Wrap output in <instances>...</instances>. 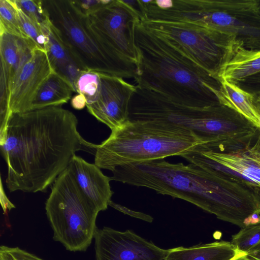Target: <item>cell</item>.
Listing matches in <instances>:
<instances>
[{"mask_svg":"<svg viewBox=\"0 0 260 260\" xmlns=\"http://www.w3.org/2000/svg\"><path fill=\"white\" fill-rule=\"evenodd\" d=\"M71 111L51 106L11 116L1 151L10 192H46L70 166L76 152L95 154L98 144L85 140Z\"/></svg>","mask_w":260,"mask_h":260,"instance_id":"obj_1","label":"cell"},{"mask_svg":"<svg viewBox=\"0 0 260 260\" xmlns=\"http://www.w3.org/2000/svg\"><path fill=\"white\" fill-rule=\"evenodd\" d=\"M112 172L111 180L184 200L241 228L260 209L259 188L225 171L159 159L131 163Z\"/></svg>","mask_w":260,"mask_h":260,"instance_id":"obj_2","label":"cell"},{"mask_svg":"<svg viewBox=\"0 0 260 260\" xmlns=\"http://www.w3.org/2000/svg\"><path fill=\"white\" fill-rule=\"evenodd\" d=\"M139 52L137 86L182 105L205 107L223 103L221 80L140 22L135 31Z\"/></svg>","mask_w":260,"mask_h":260,"instance_id":"obj_3","label":"cell"},{"mask_svg":"<svg viewBox=\"0 0 260 260\" xmlns=\"http://www.w3.org/2000/svg\"><path fill=\"white\" fill-rule=\"evenodd\" d=\"M204 144L191 131L169 122L128 119L97 145L94 164L112 172L131 163L181 156Z\"/></svg>","mask_w":260,"mask_h":260,"instance_id":"obj_4","label":"cell"},{"mask_svg":"<svg viewBox=\"0 0 260 260\" xmlns=\"http://www.w3.org/2000/svg\"><path fill=\"white\" fill-rule=\"evenodd\" d=\"M128 120L169 122L191 131L204 142L203 145L209 147L229 143L238 128L236 115L227 106H186L137 85L130 102Z\"/></svg>","mask_w":260,"mask_h":260,"instance_id":"obj_5","label":"cell"},{"mask_svg":"<svg viewBox=\"0 0 260 260\" xmlns=\"http://www.w3.org/2000/svg\"><path fill=\"white\" fill-rule=\"evenodd\" d=\"M43 2L72 58L85 70L135 78L136 65L102 44L89 28L85 16L75 8L71 0Z\"/></svg>","mask_w":260,"mask_h":260,"instance_id":"obj_6","label":"cell"},{"mask_svg":"<svg viewBox=\"0 0 260 260\" xmlns=\"http://www.w3.org/2000/svg\"><path fill=\"white\" fill-rule=\"evenodd\" d=\"M45 210L54 240L70 251L87 250L98 229L99 212L80 189L69 166L52 184Z\"/></svg>","mask_w":260,"mask_h":260,"instance_id":"obj_7","label":"cell"},{"mask_svg":"<svg viewBox=\"0 0 260 260\" xmlns=\"http://www.w3.org/2000/svg\"><path fill=\"white\" fill-rule=\"evenodd\" d=\"M142 23L219 78L223 67L240 46L233 36L193 23L156 21Z\"/></svg>","mask_w":260,"mask_h":260,"instance_id":"obj_8","label":"cell"},{"mask_svg":"<svg viewBox=\"0 0 260 260\" xmlns=\"http://www.w3.org/2000/svg\"><path fill=\"white\" fill-rule=\"evenodd\" d=\"M194 23L233 36L242 48L260 51L258 0H199Z\"/></svg>","mask_w":260,"mask_h":260,"instance_id":"obj_9","label":"cell"},{"mask_svg":"<svg viewBox=\"0 0 260 260\" xmlns=\"http://www.w3.org/2000/svg\"><path fill=\"white\" fill-rule=\"evenodd\" d=\"M85 18L89 28L102 44L137 66L139 52L135 31L141 21L123 0H111L108 5L85 16Z\"/></svg>","mask_w":260,"mask_h":260,"instance_id":"obj_10","label":"cell"},{"mask_svg":"<svg viewBox=\"0 0 260 260\" xmlns=\"http://www.w3.org/2000/svg\"><path fill=\"white\" fill-rule=\"evenodd\" d=\"M255 140L249 146L230 151L200 145L181 156L200 167H209L237 175L260 188V129Z\"/></svg>","mask_w":260,"mask_h":260,"instance_id":"obj_11","label":"cell"},{"mask_svg":"<svg viewBox=\"0 0 260 260\" xmlns=\"http://www.w3.org/2000/svg\"><path fill=\"white\" fill-rule=\"evenodd\" d=\"M94 239L96 260H165L167 252L128 230L104 227Z\"/></svg>","mask_w":260,"mask_h":260,"instance_id":"obj_12","label":"cell"},{"mask_svg":"<svg viewBox=\"0 0 260 260\" xmlns=\"http://www.w3.org/2000/svg\"><path fill=\"white\" fill-rule=\"evenodd\" d=\"M99 74L98 94L86 107L90 114L112 130L128 119L130 102L136 86L119 77Z\"/></svg>","mask_w":260,"mask_h":260,"instance_id":"obj_13","label":"cell"},{"mask_svg":"<svg viewBox=\"0 0 260 260\" xmlns=\"http://www.w3.org/2000/svg\"><path fill=\"white\" fill-rule=\"evenodd\" d=\"M53 72L46 52L36 49L11 86L9 107L12 114L30 110L38 91Z\"/></svg>","mask_w":260,"mask_h":260,"instance_id":"obj_14","label":"cell"},{"mask_svg":"<svg viewBox=\"0 0 260 260\" xmlns=\"http://www.w3.org/2000/svg\"><path fill=\"white\" fill-rule=\"evenodd\" d=\"M81 191L99 211L106 210L113 191L111 177L104 175L94 164H90L75 155L69 166Z\"/></svg>","mask_w":260,"mask_h":260,"instance_id":"obj_15","label":"cell"},{"mask_svg":"<svg viewBox=\"0 0 260 260\" xmlns=\"http://www.w3.org/2000/svg\"><path fill=\"white\" fill-rule=\"evenodd\" d=\"M36 49L28 38L0 30L1 69L6 76L10 92L17 75Z\"/></svg>","mask_w":260,"mask_h":260,"instance_id":"obj_16","label":"cell"},{"mask_svg":"<svg viewBox=\"0 0 260 260\" xmlns=\"http://www.w3.org/2000/svg\"><path fill=\"white\" fill-rule=\"evenodd\" d=\"M245 254L231 242L221 241L167 249L165 260H232Z\"/></svg>","mask_w":260,"mask_h":260,"instance_id":"obj_17","label":"cell"},{"mask_svg":"<svg viewBox=\"0 0 260 260\" xmlns=\"http://www.w3.org/2000/svg\"><path fill=\"white\" fill-rule=\"evenodd\" d=\"M260 72V51L240 46L220 73L221 80L237 84Z\"/></svg>","mask_w":260,"mask_h":260,"instance_id":"obj_18","label":"cell"},{"mask_svg":"<svg viewBox=\"0 0 260 260\" xmlns=\"http://www.w3.org/2000/svg\"><path fill=\"white\" fill-rule=\"evenodd\" d=\"M74 92L71 85L61 76L53 72L43 83L32 103L30 110L67 103Z\"/></svg>","mask_w":260,"mask_h":260,"instance_id":"obj_19","label":"cell"},{"mask_svg":"<svg viewBox=\"0 0 260 260\" xmlns=\"http://www.w3.org/2000/svg\"><path fill=\"white\" fill-rule=\"evenodd\" d=\"M221 81L223 104L240 113L260 129V115L255 104V96L234 83Z\"/></svg>","mask_w":260,"mask_h":260,"instance_id":"obj_20","label":"cell"},{"mask_svg":"<svg viewBox=\"0 0 260 260\" xmlns=\"http://www.w3.org/2000/svg\"><path fill=\"white\" fill-rule=\"evenodd\" d=\"M41 26L47 40L46 51L52 67L55 71L74 59L50 18Z\"/></svg>","mask_w":260,"mask_h":260,"instance_id":"obj_21","label":"cell"},{"mask_svg":"<svg viewBox=\"0 0 260 260\" xmlns=\"http://www.w3.org/2000/svg\"><path fill=\"white\" fill-rule=\"evenodd\" d=\"M0 30L27 38L22 29L14 0H0Z\"/></svg>","mask_w":260,"mask_h":260,"instance_id":"obj_22","label":"cell"},{"mask_svg":"<svg viewBox=\"0 0 260 260\" xmlns=\"http://www.w3.org/2000/svg\"><path fill=\"white\" fill-rule=\"evenodd\" d=\"M100 77L99 72L85 70L78 78L75 84V92L84 96L87 105L93 102L99 91Z\"/></svg>","mask_w":260,"mask_h":260,"instance_id":"obj_23","label":"cell"},{"mask_svg":"<svg viewBox=\"0 0 260 260\" xmlns=\"http://www.w3.org/2000/svg\"><path fill=\"white\" fill-rule=\"evenodd\" d=\"M231 242L238 250L246 253L260 242V224L241 228L233 235Z\"/></svg>","mask_w":260,"mask_h":260,"instance_id":"obj_24","label":"cell"},{"mask_svg":"<svg viewBox=\"0 0 260 260\" xmlns=\"http://www.w3.org/2000/svg\"><path fill=\"white\" fill-rule=\"evenodd\" d=\"M18 10L21 28L25 36L37 48L46 51L47 40L41 25L28 17L18 8Z\"/></svg>","mask_w":260,"mask_h":260,"instance_id":"obj_25","label":"cell"},{"mask_svg":"<svg viewBox=\"0 0 260 260\" xmlns=\"http://www.w3.org/2000/svg\"><path fill=\"white\" fill-rule=\"evenodd\" d=\"M17 7L28 17L42 25L49 20L42 0H14Z\"/></svg>","mask_w":260,"mask_h":260,"instance_id":"obj_26","label":"cell"},{"mask_svg":"<svg viewBox=\"0 0 260 260\" xmlns=\"http://www.w3.org/2000/svg\"><path fill=\"white\" fill-rule=\"evenodd\" d=\"M85 70L76 60L71 59L54 72L63 77L75 92L76 81L82 72Z\"/></svg>","mask_w":260,"mask_h":260,"instance_id":"obj_27","label":"cell"},{"mask_svg":"<svg viewBox=\"0 0 260 260\" xmlns=\"http://www.w3.org/2000/svg\"><path fill=\"white\" fill-rule=\"evenodd\" d=\"M0 260L43 259L19 247H11L2 245L0 247Z\"/></svg>","mask_w":260,"mask_h":260,"instance_id":"obj_28","label":"cell"},{"mask_svg":"<svg viewBox=\"0 0 260 260\" xmlns=\"http://www.w3.org/2000/svg\"><path fill=\"white\" fill-rule=\"evenodd\" d=\"M111 0H71L75 8L81 14L87 16L105 6Z\"/></svg>","mask_w":260,"mask_h":260,"instance_id":"obj_29","label":"cell"},{"mask_svg":"<svg viewBox=\"0 0 260 260\" xmlns=\"http://www.w3.org/2000/svg\"><path fill=\"white\" fill-rule=\"evenodd\" d=\"M235 84L255 96L260 95V72Z\"/></svg>","mask_w":260,"mask_h":260,"instance_id":"obj_30","label":"cell"},{"mask_svg":"<svg viewBox=\"0 0 260 260\" xmlns=\"http://www.w3.org/2000/svg\"><path fill=\"white\" fill-rule=\"evenodd\" d=\"M109 206H111L125 214L128 215L132 217L137 218L150 223L152 222L153 220V218L149 215L131 210L124 206L115 203L112 201L110 202Z\"/></svg>","mask_w":260,"mask_h":260,"instance_id":"obj_31","label":"cell"},{"mask_svg":"<svg viewBox=\"0 0 260 260\" xmlns=\"http://www.w3.org/2000/svg\"><path fill=\"white\" fill-rule=\"evenodd\" d=\"M71 104L75 109L81 110L86 107L87 101L84 96L78 93L72 98Z\"/></svg>","mask_w":260,"mask_h":260,"instance_id":"obj_32","label":"cell"},{"mask_svg":"<svg viewBox=\"0 0 260 260\" xmlns=\"http://www.w3.org/2000/svg\"><path fill=\"white\" fill-rule=\"evenodd\" d=\"M245 226L260 224V211H257L248 216L244 221Z\"/></svg>","mask_w":260,"mask_h":260,"instance_id":"obj_33","label":"cell"},{"mask_svg":"<svg viewBox=\"0 0 260 260\" xmlns=\"http://www.w3.org/2000/svg\"><path fill=\"white\" fill-rule=\"evenodd\" d=\"M1 204L4 211H6L7 209H11L13 208H15L14 205L10 202L6 196L3 188L2 181L1 183Z\"/></svg>","mask_w":260,"mask_h":260,"instance_id":"obj_34","label":"cell"},{"mask_svg":"<svg viewBox=\"0 0 260 260\" xmlns=\"http://www.w3.org/2000/svg\"><path fill=\"white\" fill-rule=\"evenodd\" d=\"M246 256L251 260H260V242L250 249Z\"/></svg>","mask_w":260,"mask_h":260,"instance_id":"obj_35","label":"cell"},{"mask_svg":"<svg viewBox=\"0 0 260 260\" xmlns=\"http://www.w3.org/2000/svg\"><path fill=\"white\" fill-rule=\"evenodd\" d=\"M255 104L260 115V95L255 96Z\"/></svg>","mask_w":260,"mask_h":260,"instance_id":"obj_36","label":"cell"},{"mask_svg":"<svg viewBox=\"0 0 260 260\" xmlns=\"http://www.w3.org/2000/svg\"><path fill=\"white\" fill-rule=\"evenodd\" d=\"M232 260H251L249 258H248L246 256V254L239 256L238 257H237Z\"/></svg>","mask_w":260,"mask_h":260,"instance_id":"obj_37","label":"cell"},{"mask_svg":"<svg viewBox=\"0 0 260 260\" xmlns=\"http://www.w3.org/2000/svg\"><path fill=\"white\" fill-rule=\"evenodd\" d=\"M258 6H259V10L260 12V0H258Z\"/></svg>","mask_w":260,"mask_h":260,"instance_id":"obj_38","label":"cell"}]
</instances>
